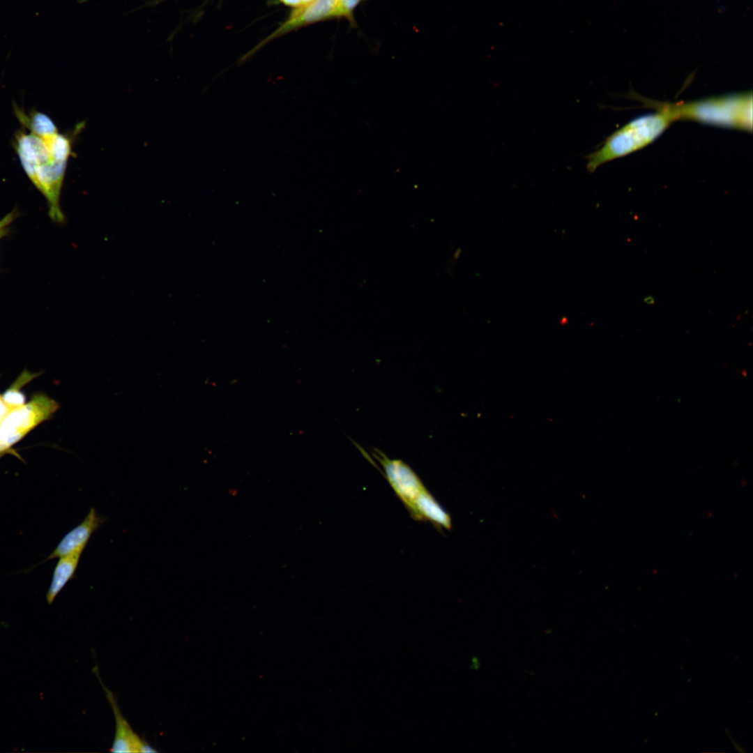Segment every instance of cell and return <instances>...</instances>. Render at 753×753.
I'll list each match as a JSON object with an SVG mask.
<instances>
[{
  "mask_svg": "<svg viewBox=\"0 0 753 753\" xmlns=\"http://www.w3.org/2000/svg\"><path fill=\"white\" fill-rule=\"evenodd\" d=\"M49 138L23 133L14 149L29 178L45 197L49 216L62 223L65 216L60 206V196L68 157L53 150Z\"/></svg>",
  "mask_w": 753,
  "mask_h": 753,
  "instance_id": "1",
  "label": "cell"
},
{
  "mask_svg": "<svg viewBox=\"0 0 753 753\" xmlns=\"http://www.w3.org/2000/svg\"><path fill=\"white\" fill-rule=\"evenodd\" d=\"M639 100L648 107L667 112L674 121L692 120L747 131L752 130L751 91L686 102H662L641 97Z\"/></svg>",
  "mask_w": 753,
  "mask_h": 753,
  "instance_id": "2",
  "label": "cell"
},
{
  "mask_svg": "<svg viewBox=\"0 0 753 753\" xmlns=\"http://www.w3.org/2000/svg\"><path fill=\"white\" fill-rule=\"evenodd\" d=\"M656 111L635 118L608 137L598 149L585 157L587 170L593 173L604 163L639 151L656 139L674 122L667 112Z\"/></svg>",
  "mask_w": 753,
  "mask_h": 753,
  "instance_id": "3",
  "label": "cell"
},
{
  "mask_svg": "<svg viewBox=\"0 0 753 753\" xmlns=\"http://www.w3.org/2000/svg\"><path fill=\"white\" fill-rule=\"evenodd\" d=\"M372 457L378 462L385 478L397 496L408 509L419 494L427 487L406 462L400 459H390L381 450L374 448Z\"/></svg>",
  "mask_w": 753,
  "mask_h": 753,
  "instance_id": "4",
  "label": "cell"
},
{
  "mask_svg": "<svg viewBox=\"0 0 753 753\" xmlns=\"http://www.w3.org/2000/svg\"><path fill=\"white\" fill-rule=\"evenodd\" d=\"M330 18H340L337 0H313L305 6L296 8L284 23L244 56L241 61L247 59L269 41L283 34L301 26Z\"/></svg>",
  "mask_w": 753,
  "mask_h": 753,
  "instance_id": "5",
  "label": "cell"
},
{
  "mask_svg": "<svg viewBox=\"0 0 753 753\" xmlns=\"http://www.w3.org/2000/svg\"><path fill=\"white\" fill-rule=\"evenodd\" d=\"M93 671L96 673L111 705L116 722L114 738L110 752H155L148 743L141 738L131 728L130 724L121 714L113 693L102 683L98 672V667Z\"/></svg>",
  "mask_w": 753,
  "mask_h": 753,
  "instance_id": "6",
  "label": "cell"
},
{
  "mask_svg": "<svg viewBox=\"0 0 753 753\" xmlns=\"http://www.w3.org/2000/svg\"><path fill=\"white\" fill-rule=\"evenodd\" d=\"M105 520L91 508L84 519L63 536L45 561L75 553L82 554L92 534Z\"/></svg>",
  "mask_w": 753,
  "mask_h": 753,
  "instance_id": "7",
  "label": "cell"
},
{
  "mask_svg": "<svg viewBox=\"0 0 753 753\" xmlns=\"http://www.w3.org/2000/svg\"><path fill=\"white\" fill-rule=\"evenodd\" d=\"M407 510L413 519L429 522L441 530L451 529L450 515L427 488L419 494Z\"/></svg>",
  "mask_w": 753,
  "mask_h": 753,
  "instance_id": "8",
  "label": "cell"
},
{
  "mask_svg": "<svg viewBox=\"0 0 753 753\" xmlns=\"http://www.w3.org/2000/svg\"><path fill=\"white\" fill-rule=\"evenodd\" d=\"M81 554V553H75L59 558L53 571L50 587L46 593V600L49 604L53 602L59 592L61 591L69 580L73 577Z\"/></svg>",
  "mask_w": 753,
  "mask_h": 753,
  "instance_id": "9",
  "label": "cell"
},
{
  "mask_svg": "<svg viewBox=\"0 0 753 753\" xmlns=\"http://www.w3.org/2000/svg\"><path fill=\"white\" fill-rule=\"evenodd\" d=\"M14 112L23 127L30 132L40 137H47L56 134L58 129L50 116L32 109L28 114L17 105H14Z\"/></svg>",
  "mask_w": 753,
  "mask_h": 753,
  "instance_id": "10",
  "label": "cell"
},
{
  "mask_svg": "<svg viewBox=\"0 0 753 753\" xmlns=\"http://www.w3.org/2000/svg\"><path fill=\"white\" fill-rule=\"evenodd\" d=\"M364 1L366 0H337L340 18H345L351 22V25L355 24L353 12L356 8Z\"/></svg>",
  "mask_w": 753,
  "mask_h": 753,
  "instance_id": "11",
  "label": "cell"
},
{
  "mask_svg": "<svg viewBox=\"0 0 753 753\" xmlns=\"http://www.w3.org/2000/svg\"><path fill=\"white\" fill-rule=\"evenodd\" d=\"M280 2L286 6H291L294 8H299L305 6L313 0H279Z\"/></svg>",
  "mask_w": 753,
  "mask_h": 753,
  "instance_id": "12",
  "label": "cell"
},
{
  "mask_svg": "<svg viewBox=\"0 0 753 753\" xmlns=\"http://www.w3.org/2000/svg\"><path fill=\"white\" fill-rule=\"evenodd\" d=\"M15 216L16 212L13 211L0 220V231L8 229V226L13 222Z\"/></svg>",
  "mask_w": 753,
  "mask_h": 753,
  "instance_id": "13",
  "label": "cell"
},
{
  "mask_svg": "<svg viewBox=\"0 0 753 753\" xmlns=\"http://www.w3.org/2000/svg\"><path fill=\"white\" fill-rule=\"evenodd\" d=\"M643 301L648 305H653L655 303V298L653 296H647L644 298Z\"/></svg>",
  "mask_w": 753,
  "mask_h": 753,
  "instance_id": "14",
  "label": "cell"
},
{
  "mask_svg": "<svg viewBox=\"0 0 753 753\" xmlns=\"http://www.w3.org/2000/svg\"><path fill=\"white\" fill-rule=\"evenodd\" d=\"M8 229L0 231V239L6 234Z\"/></svg>",
  "mask_w": 753,
  "mask_h": 753,
  "instance_id": "15",
  "label": "cell"
}]
</instances>
